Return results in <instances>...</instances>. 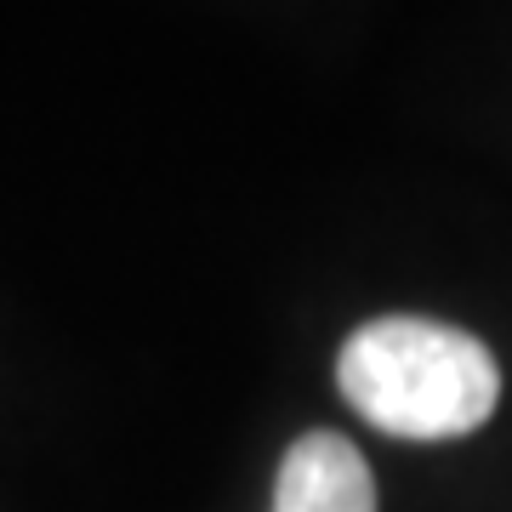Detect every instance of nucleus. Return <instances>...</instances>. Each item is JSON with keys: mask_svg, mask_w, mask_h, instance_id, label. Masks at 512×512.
<instances>
[{"mask_svg": "<svg viewBox=\"0 0 512 512\" xmlns=\"http://www.w3.org/2000/svg\"><path fill=\"white\" fill-rule=\"evenodd\" d=\"M336 387L370 427L393 439H461L495 416L501 370L467 330L387 313L342 342Z\"/></svg>", "mask_w": 512, "mask_h": 512, "instance_id": "obj_1", "label": "nucleus"}, {"mask_svg": "<svg viewBox=\"0 0 512 512\" xmlns=\"http://www.w3.org/2000/svg\"><path fill=\"white\" fill-rule=\"evenodd\" d=\"M274 512H376V478L342 433H302L279 461Z\"/></svg>", "mask_w": 512, "mask_h": 512, "instance_id": "obj_2", "label": "nucleus"}]
</instances>
